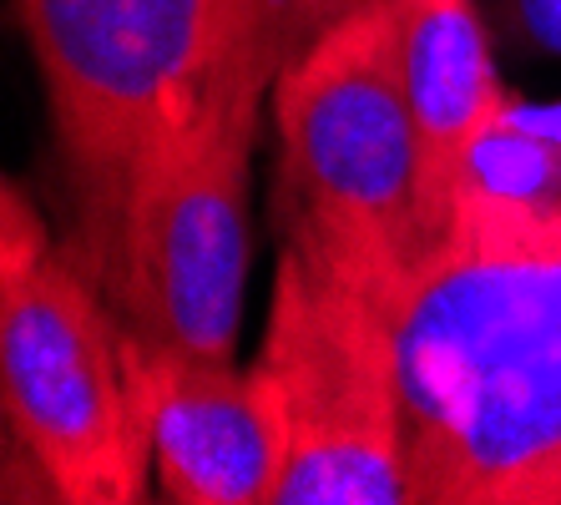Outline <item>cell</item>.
Here are the masks:
<instances>
[{"instance_id":"6da1fadb","label":"cell","mask_w":561,"mask_h":505,"mask_svg":"<svg viewBox=\"0 0 561 505\" xmlns=\"http://www.w3.org/2000/svg\"><path fill=\"white\" fill-rule=\"evenodd\" d=\"M394 349L405 505H561V248L440 243Z\"/></svg>"},{"instance_id":"7a4b0ae2","label":"cell","mask_w":561,"mask_h":505,"mask_svg":"<svg viewBox=\"0 0 561 505\" xmlns=\"http://www.w3.org/2000/svg\"><path fill=\"white\" fill-rule=\"evenodd\" d=\"M284 71V0H259L208 91L147 152L102 268L122 334L233 354L249 288V182L263 102Z\"/></svg>"},{"instance_id":"3957f363","label":"cell","mask_w":561,"mask_h":505,"mask_svg":"<svg viewBox=\"0 0 561 505\" xmlns=\"http://www.w3.org/2000/svg\"><path fill=\"white\" fill-rule=\"evenodd\" d=\"M274 127L284 248L394 303L435 248L390 0L288 56L274 81Z\"/></svg>"},{"instance_id":"277c9868","label":"cell","mask_w":561,"mask_h":505,"mask_svg":"<svg viewBox=\"0 0 561 505\" xmlns=\"http://www.w3.org/2000/svg\"><path fill=\"white\" fill-rule=\"evenodd\" d=\"M253 5L259 0H21L77 203L71 253L96 284L147 152L197 106Z\"/></svg>"},{"instance_id":"5b68a950","label":"cell","mask_w":561,"mask_h":505,"mask_svg":"<svg viewBox=\"0 0 561 505\" xmlns=\"http://www.w3.org/2000/svg\"><path fill=\"white\" fill-rule=\"evenodd\" d=\"M0 394L5 435L51 501L131 505L147 495L152 445L137 420L112 298L36 203L5 177L0 203Z\"/></svg>"},{"instance_id":"8992f818","label":"cell","mask_w":561,"mask_h":505,"mask_svg":"<svg viewBox=\"0 0 561 505\" xmlns=\"http://www.w3.org/2000/svg\"><path fill=\"white\" fill-rule=\"evenodd\" d=\"M259 364L278 385L288 420L274 505H405L390 298L284 248Z\"/></svg>"},{"instance_id":"52a82bcc","label":"cell","mask_w":561,"mask_h":505,"mask_svg":"<svg viewBox=\"0 0 561 505\" xmlns=\"http://www.w3.org/2000/svg\"><path fill=\"white\" fill-rule=\"evenodd\" d=\"M127 389L152 445L157 491L178 505H274L288 420L263 364L122 334Z\"/></svg>"},{"instance_id":"ba28073f","label":"cell","mask_w":561,"mask_h":505,"mask_svg":"<svg viewBox=\"0 0 561 505\" xmlns=\"http://www.w3.org/2000/svg\"><path fill=\"white\" fill-rule=\"evenodd\" d=\"M390 11L400 26V71L420 147V208L431 248H440L460 157L511 96L496 77L476 0H390Z\"/></svg>"},{"instance_id":"9c48e42d","label":"cell","mask_w":561,"mask_h":505,"mask_svg":"<svg viewBox=\"0 0 561 505\" xmlns=\"http://www.w3.org/2000/svg\"><path fill=\"white\" fill-rule=\"evenodd\" d=\"M440 243L561 248V102H506L476 131Z\"/></svg>"},{"instance_id":"30bf717a","label":"cell","mask_w":561,"mask_h":505,"mask_svg":"<svg viewBox=\"0 0 561 505\" xmlns=\"http://www.w3.org/2000/svg\"><path fill=\"white\" fill-rule=\"evenodd\" d=\"M365 5H379V0H284V61L299 56L329 26H340L344 15L365 11Z\"/></svg>"},{"instance_id":"8fae6325","label":"cell","mask_w":561,"mask_h":505,"mask_svg":"<svg viewBox=\"0 0 561 505\" xmlns=\"http://www.w3.org/2000/svg\"><path fill=\"white\" fill-rule=\"evenodd\" d=\"M516 11H522L526 36H531L541 51L561 56V0H516Z\"/></svg>"}]
</instances>
